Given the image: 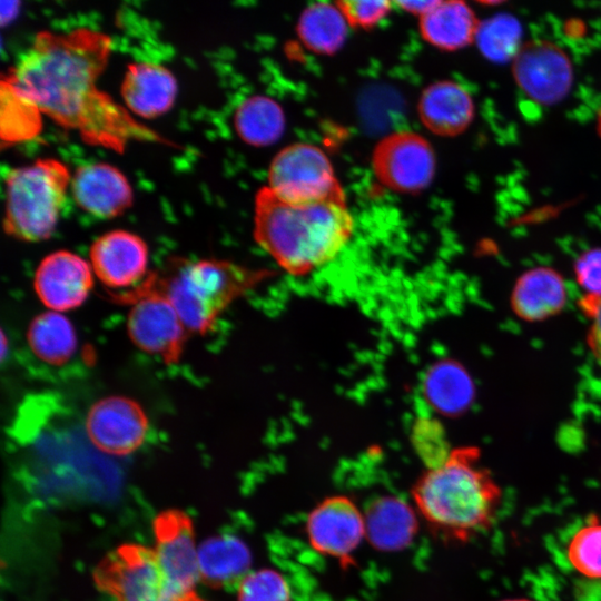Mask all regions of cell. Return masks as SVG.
<instances>
[{
	"instance_id": "obj_5",
	"label": "cell",
	"mask_w": 601,
	"mask_h": 601,
	"mask_svg": "<svg viewBox=\"0 0 601 601\" xmlns=\"http://www.w3.org/2000/svg\"><path fill=\"white\" fill-rule=\"evenodd\" d=\"M71 181L68 167L41 158L6 176L4 231L19 240L40 242L55 231Z\"/></svg>"
},
{
	"instance_id": "obj_32",
	"label": "cell",
	"mask_w": 601,
	"mask_h": 601,
	"mask_svg": "<svg viewBox=\"0 0 601 601\" xmlns=\"http://www.w3.org/2000/svg\"><path fill=\"white\" fill-rule=\"evenodd\" d=\"M575 278L585 294L601 295V248L581 254L574 265Z\"/></svg>"
},
{
	"instance_id": "obj_34",
	"label": "cell",
	"mask_w": 601,
	"mask_h": 601,
	"mask_svg": "<svg viewBox=\"0 0 601 601\" xmlns=\"http://www.w3.org/2000/svg\"><path fill=\"white\" fill-rule=\"evenodd\" d=\"M1 6V21L4 24L6 22L10 21L18 12L19 2L2 1Z\"/></svg>"
},
{
	"instance_id": "obj_28",
	"label": "cell",
	"mask_w": 601,
	"mask_h": 601,
	"mask_svg": "<svg viewBox=\"0 0 601 601\" xmlns=\"http://www.w3.org/2000/svg\"><path fill=\"white\" fill-rule=\"evenodd\" d=\"M292 595L286 579L270 569L249 572L237 589L238 601H292Z\"/></svg>"
},
{
	"instance_id": "obj_27",
	"label": "cell",
	"mask_w": 601,
	"mask_h": 601,
	"mask_svg": "<svg viewBox=\"0 0 601 601\" xmlns=\"http://www.w3.org/2000/svg\"><path fill=\"white\" fill-rule=\"evenodd\" d=\"M572 568L589 579H601V520L590 515L573 534L566 550Z\"/></svg>"
},
{
	"instance_id": "obj_21",
	"label": "cell",
	"mask_w": 601,
	"mask_h": 601,
	"mask_svg": "<svg viewBox=\"0 0 601 601\" xmlns=\"http://www.w3.org/2000/svg\"><path fill=\"white\" fill-rule=\"evenodd\" d=\"M480 21L464 1L439 0L437 4L420 18L422 38L444 51L463 49L475 42Z\"/></svg>"
},
{
	"instance_id": "obj_19",
	"label": "cell",
	"mask_w": 601,
	"mask_h": 601,
	"mask_svg": "<svg viewBox=\"0 0 601 601\" xmlns=\"http://www.w3.org/2000/svg\"><path fill=\"white\" fill-rule=\"evenodd\" d=\"M566 302L562 276L545 266L534 267L522 274L511 293L513 313L523 321L538 322L560 313Z\"/></svg>"
},
{
	"instance_id": "obj_18",
	"label": "cell",
	"mask_w": 601,
	"mask_h": 601,
	"mask_svg": "<svg viewBox=\"0 0 601 601\" xmlns=\"http://www.w3.org/2000/svg\"><path fill=\"white\" fill-rule=\"evenodd\" d=\"M120 92L127 109L140 117L152 118L173 106L177 81L171 71L159 63L131 62L127 66Z\"/></svg>"
},
{
	"instance_id": "obj_10",
	"label": "cell",
	"mask_w": 601,
	"mask_h": 601,
	"mask_svg": "<svg viewBox=\"0 0 601 601\" xmlns=\"http://www.w3.org/2000/svg\"><path fill=\"white\" fill-rule=\"evenodd\" d=\"M373 171L386 188L398 193H417L434 178L436 158L431 144L414 131H396L374 148Z\"/></svg>"
},
{
	"instance_id": "obj_30",
	"label": "cell",
	"mask_w": 601,
	"mask_h": 601,
	"mask_svg": "<svg viewBox=\"0 0 601 601\" xmlns=\"http://www.w3.org/2000/svg\"><path fill=\"white\" fill-rule=\"evenodd\" d=\"M349 27L367 29L380 23L391 11L390 1H337Z\"/></svg>"
},
{
	"instance_id": "obj_25",
	"label": "cell",
	"mask_w": 601,
	"mask_h": 601,
	"mask_svg": "<svg viewBox=\"0 0 601 601\" xmlns=\"http://www.w3.org/2000/svg\"><path fill=\"white\" fill-rule=\"evenodd\" d=\"M234 126L245 142L268 146L277 141L285 130V115L280 105L267 96L244 99L234 114Z\"/></svg>"
},
{
	"instance_id": "obj_3",
	"label": "cell",
	"mask_w": 601,
	"mask_h": 601,
	"mask_svg": "<svg viewBox=\"0 0 601 601\" xmlns=\"http://www.w3.org/2000/svg\"><path fill=\"white\" fill-rule=\"evenodd\" d=\"M412 496L434 533L464 543L492 525L502 491L481 463L480 450L460 446L427 467L413 485Z\"/></svg>"
},
{
	"instance_id": "obj_29",
	"label": "cell",
	"mask_w": 601,
	"mask_h": 601,
	"mask_svg": "<svg viewBox=\"0 0 601 601\" xmlns=\"http://www.w3.org/2000/svg\"><path fill=\"white\" fill-rule=\"evenodd\" d=\"M435 377L431 381L430 394L435 405L450 410L464 403L469 395L466 392L465 381L461 372L455 367L446 366L440 371H435Z\"/></svg>"
},
{
	"instance_id": "obj_31",
	"label": "cell",
	"mask_w": 601,
	"mask_h": 601,
	"mask_svg": "<svg viewBox=\"0 0 601 601\" xmlns=\"http://www.w3.org/2000/svg\"><path fill=\"white\" fill-rule=\"evenodd\" d=\"M579 307L589 321L587 332L588 348L601 366V295L585 294L579 300Z\"/></svg>"
},
{
	"instance_id": "obj_23",
	"label": "cell",
	"mask_w": 601,
	"mask_h": 601,
	"mask_svg": "<svg viewBox=\"0 0 601 601\" xmlns=\"http://www.w3.org/2000/svg\"><path fill=\"white\" fill-rule=\"evenodd\" d=\"M27 343L38 359L52 366L67 364L78 349L73 325L62 313L52 311L37 315L29 323Z\"/></svg>"
},
{
	"instance_id": "obj_37",
	"label": "cell",
	"mask_w": 601,
	"mask_h": 601,
	"mask_svg": "<svg viewBox=\"0 0 601 601\" xmlns=\"http://www.w3.org/2000/svg\"><path fill=\"white\" fill-rule=\"evenodd\" d=\"M316 601H333V600H329V599H318ZM348 601H353V600H348Z\"/></svg>"
},
{
	"instance_id": "obj_13",
	"label": "cell",
	"mask_w": 601,
	"mask_h": 601,
	"mask_svg": "<svg viewBox=\"0 0 601 601\" xmlns=\"http://www.w3.org/2000/svg\"><path fill=\"white\" fill-rule=\"evenodd\" d=\"M89 259L95 276L111 290L129 289L149 278L148 246L128 230L116 229L99 236L90 246Z\"/></svg>"
},
{
	"instance_id": "obj_35",
	"label": "cell",
	"mask_w": 601,
	"mask_h": 601,
	"mask_svg": "<svg viewBox=\"0 0 601 601\" xmlns=\"http://www.w3.org/2000/svg\"><path fill=\"white\" fill-rule=\"evenodd\" d=\"M597 132L601 138V107L599 108L597 114Z\"/></svg>"
},
{
	"instance_id": "obj_14",
	"label": "cell",
	"mask_w": 601,
	"mask_h": 601,
	"mask_svg": "<svg viewBox=\"0 0 601 601\" xmlns=\"http://www.w3.org/2000/svg\"><path fill=\"white\" fill-rule=\"evenodd\" d=\"M90 263L79 255L60 249L41 259L33 277V288L40 302L52 312L78 308L93 287Z\"/></svg>"
},
{
	"instance_id": "obj_38",
	"label": "cell",
	"mask_w": 601,
	"mask_h": 601,
	"mask_svg": "<svg viewBox=\"0 0 601 601\" xmlns=\"http://www.w3.org/2000/svg\"><path fill=\"white\" fill-rule=\"evenodd\" d=\"M194 601H205L203 599H200L199 597H197Z\"/></svg>"
},
{
	"instance_id": "obj_11",
	"label": "cell",
	"mask_w": 601,
	"mask_h": 601,
	"mask_svg": "<svg viewBox=\"0 0 601 601\" xmlns=\"http://www.w3.org/2000/svg\"><path fill=\"white\" fill-rule=\"evenodd\" d=\"M512 73L529 98L546 106L565 98L573 83L570 57L561 47L548 40L523 43L512 60Z\"/></svg>"
},
{
	"instance_id": "obj_4",
	"label": "cell",
	"mask_w": 601,
	"mask_h": 601,
	"mask_svg": "<svg viewBox=\"0 0 601 601\" xmlns=\"http://www.w3.org/2000/svg\"><path fill=\"white\" fill-rule=\"evenodd\" d=\"M275 273L216 258L178 259L158 287L189 333L206 334L224 312Z\"/></svg>"
},
{
	"instance_id": "obj_36",
	"label": "cell",
	"mask_w": 601,
	"mask_h": 601,
	"mask_svg": "<svg viewBox=\"0 0 601 601\" xmlns=\"http://www.w3.org/2000/svg\"><path fill=\"white\" fill-rule=\"evenodd\" d=\"M502 601H531V600L520 598V599H505V600H502Z\"/></svg>"
},
{
	"instance_id": "obj_20",
	"label": "cell",
	"mask_w": 601,
	"mask_h": 601,
	"mask_svg": "<svg viewBox=\"0 0 601 601\" xmlns=\"http://www.w3.org/2000/svg\"><path fill=\"white\" fill-rule=\"evenodd\" d=\"M197 553L199 579L213 589L239 585L249 573L250 551L235 535L211 536L199 545Z\"/></svg>"
},
{
	"instance_id": "obj_24",
	"label": "cell",
	"mask_w": 601,
	"mask_h": 601,
	"mask_svg": "<svg viewBox=\"0 0 601 601\" xmlns=\"http://www.w3.org/2000/svg\"><path fill=\"white\" fill-rule=\"evenodd\" d=\"M348 28L336 3L316 2L304 9L296 29L308 50L318 55H332L344 45Z\"/></svg>"
},
{
	"instance_id": "obj_17",
	"label": "cell",
	"mask_w": 601,
	"mask_h": 601,
	"mask_svg": "<svg viewBox=\"0 0 601 601\" xmlns=\"http://www.w3.org/2000/svg\"><path fill=\"white\" fill-rule=\"evenodd\" d=\"M418 117L431 132L453 137L465 131L474 118V101L460 83L440 80L431 83L418 100Z\"/></svg>"
},
{
	"instance_id": "obj_12",
	"label": "cell",
	"mask_w": 601,
	"mask_h": 601,
	"mask_svg": "<svg viewBox=\"0 0 601 601\" xmlns=\"http://www.w3.org/2000/svg\"><path fill=\"white\" fill-rule=\"evenodd\" d=\"M85 427L90 442L100 452L125 456L142 445L149 430V420L138 402L114 395L91 405Z\"/></svg>"
},
{
	"instance_id": "obj_22",
	"label": "cell",
	"mask_w": 601,
	"mask_h": 601,
	"mask_svg": "<svg viewBox=\"0 0 601 601\" xmlns=\"http://www.w3.org/2000/svg\"><path fill=\"white\" fill-rule=\"evenodd\" d=\"M365 534L382 551H398L408 545L417 532V521L406 502L395 496H378L365 511Z\"/></svg>"
},
{
	"instance_id": "obj_33",
	"label": "cell",
	"mask_w": 601,
	"mask_h": 601,
	"mask_svg": "<svg viewBox=\"0 0 601 601\" xmlns=\"http://www.w3.org/2000/svg\"><path fill=\"white\" fill-rule=\"evenodd\" d=\"M436 1H397L395 2L401 9L421 18L437 4Z\"/></svg>"
},
{
	"instance_id": "obj_7",
	"label": "cell",
	"mask_w": 601,
	"mask_h": 601,
	"mask_svg": "<svg viewBox=\"0 0 601 601\" xmlns=\"http://www.w3.org/2000/svg\"><path fill=\"white\" fill-rule=\"evenodd\" d=\"M155 554L165 582V601H194L199 579L193 521L177 509L165 510L152 522Z\"/></svg>"
},
{
	"instance_id": "obj_15",
	"label": "cell",
	"mask_w": 601,
	"mask_h": 601,
	"mask_svg": "<svg viewBox=\"0 0 601 601\" xmlns=\"http://www.w3.org/2000/svg\"><path fill=\"white\" fill-rule=\"evenodd\" d=\"M306 533L316 551L348 563L365 534V521L349 499L332 496L309 513Z\"/></svg>"
},
{
	"instance_id": "obj_9",
	"label": "cell",
	"mask_w": 601,
	"mask_h": 601,
	"mask_svg": "<svg viewBox=\"0 0 601 601\" xmlns=\"http://www.w3.org/2000/svg\"><path fill=\"white\" fill-rule=\"evenodd\" d=\"M93 581L112 601H165L155 551L141 544H121L106 554L93 571Z\"/></svg>"
},
{
	"instance_id": "obj_8",
	"label": "cell",
	"mask_w": 601,
	"mask_h": 601,
	"mask_svg": "<svg viewBox=\"0 0 601 601\" xmlns=\"http://www.w3.org/2000/svg\"><path fill=\"white\" fill-rule=\"evenodd\" d=\"M267 187L290 203L322 200L343 189L329 158L307 142L292 144L274 157Z\"/></svg>"
},
{
	"instance_id": "obj_2",
	"label": "cell",
	"mask_w": 601,
	"mask_h": 601,
	"mask_svg": "<svg viewBox=\"0 0 601 601\" xmlns=\"http://www.w3.org/2000/svg\"><path fill=\"white\" fill-rule=\"evenodd\" d=\"M354 229L343 189L307 203L283 200L267 186L256 194L254 239L292 277L308 276L335 260Z\"/></svg>"
},
{
	"instance_id": "obj_16",
	"label": "cell",
	"mask_w": 601,
	"mask_h": 601,
	"mask_svg": "<svg viewBox=\"0 0 601 601\" xmlns=\"http://www.w3.org/2000/svg\"><path fill=\"white\" fill-rule=\"evenodd\" d=\"M77 205L98 218H112L132 203V189L126 176L106 162L78 167L70 181Z\"/></svg>"
},
{
	"instance_id": "obj_6",
	"label": "cell",
	"mask_w": 601,
	"mask_h": 601,
	"mask_svg": "<svg viewBox=\"0 0 601 601\" xmlns=\"http://www.w3.org/2000/svg\"><path fill=\"white\" fill-rule=\"evenodd\" d=\"M132 303L127 316L131 342L165 364L179 362L189 333L177 311L158 287L156 276L126 295Z\"/></svg>"
},
{
	"instance_id": "obj_26",
	"label": "cell",
	"mask_w": 601,
	"mask_h": 601,
	"mask_svg": "<svg viewBox=\"0 0 601 601\" xmlns=\"http://www.w3.org/2000/svg\"><path fill=\"white\" fill-rule=\"evenodd\" d=\"M474 43L487 60L512 62L523 45L521 23L511 14H495L480 22Z\"/></svg>"
},
{
	"instance_id": "obj_1",
	"label": "cell",
	"mask_w": 601,
	"mask_h": 601,
	"mask_svg": "<svg viewBox=\"0 0 601 601\" xmlns=\"http://www.w3.org/2000/svg\"><path fill=\"white\" fill-rule=\"evenodd\" d=\"M111 49V38L95 29L39 31L3 75L1 93L77 131L88 144L118 152L132 140L173 145L97 86Z\"/></svg>"
}]
</instances>
